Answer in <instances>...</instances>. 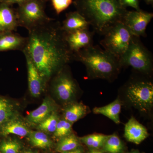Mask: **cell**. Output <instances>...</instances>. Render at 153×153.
<instances>
[{"label":"cell","instance_id":"6da1fadb","mask_svg":"<svg viewBox=\"0 0 153 153\" xmlns=\"http://www.w3.org/2000/svg\"><path fill=\"white\" fill-rule=\"evenodd\" d=\"M22 52L29 56L47 82L73 60L61 24L55 19L29 31Z\"/></svg>","mask_w":153,"mask_h":153},{"label":"cell","instance_id":"7a4b0ae2","mask_svg":"<svg viewBox=\"0 0 153 153\" xmlns=\"http://www.w3.org/2000/svg\"><path fill=\"white\" fill-rule=\"evenodd\" d=\"M73 4L76 11L101 35L117 23L122 22L128 11L119 0H75Z\"/></svg>","mask_w":153,"mask_h":153},{"label":"cell","instance_id":"3957f363","mask_svg":"<svg viewBox=\"0 0 153 153\" xmlns=\"http://www.w3.org/2000/svg\"><path fill=\"white\" fill-rule=\"evenodd\" d=\"M73 60L84 64L88 75L93 78L111 79L121 67L118 59L93 45L73 55Z\"/></svg>","mask_w":153,"mask_h":153},{"label":"cell","instance_id":"277c9868","mask_svg":"<svg viewBox=\"0 0 153 153\" xmlns=\"http://www.w3.org/2000/svg\"><path fill=\"white\" fill-rule=\"evenodd\" d=\"M48 0H27L16 8L19 27L28 31L50 22L45 12Z\"/></svg>","mask_w":153,"mask_h":153},{"label":"cell","instance_id":"5b68a950","mask_svg":"<svg viewBox=\"0 0 153 153\" xmlns=\"http://www.w3.org/2000/svg\"><path fill=\"white\" fill-rule=\"evenodd\" d=\"M121 66H130L135 70L149 74L153 66L152 55L140 40L134 36L127 50L119 60Z\"/></svg>","mask_w":153,"mask_h":153},{"label":"cell","instance_id":"8992f818","mask_svg":"<svg viewBox=\"0 0 153 153\" xmlns=\"http://www.w3.org/2000/svg\"><path fill=\"white\" fill-rule=\"evenodd\" d=\"M100 44L104 50L120 60L124 55L134 36L122 22L115 24L105 32Z\"/></svg>","mask_w":153,"mask_h":153},{"label":"cell","instance_id":"52a82bcc","mask_svg":"<svg viewBox=\"0 0 153 153\" xmlns=\"http://www.w3.org/2000/svg\"><path fill=\"white\" fill-rule=\"evenodd\" d=\"M126 96L134 107L148 112L153 105V83L146 80L131 82L127 87Z\"/></svg>","mask_w":153,"mask_h":153},{"label":"cell","instance_id":"ba28073f","mask_svg":"<svg viewBox=\"0 0 153 153\" xmlns=\"http://www.w3.org/2000/svg\"><path fill=\"white\" fill-rule=\"evenodd\" d=\"M66 67H63L50 79L51 88L55 95L58 100L65 102L73 100L77 91L76 81L66 70Z\"/></svg>","mask_w":153,"mask_h":153},{"label":"cell","instance_id":"9c48e42d","mask_svg":"<svg viewBox=\"0 0 153 153\" xmlns=\"http://www.w3.org/2000/svg\"><path fill=\"white\" fill-rule=\"evenodd\" d=\"M153 17V13L142 10L139 11H127L122 22L133 36L140 37L146 36V31Z\"/></svg>","mask_w":153,"mask_h":153},{"label":"cell","instance_id":"30bf717a","mask_svg":"<svg viewBox=\"0 0 153 153\" xmlns=\"http://www.w3.org/2000/svg\"><path fill=\"white\" fill-rule=\"evenodd\" d=\"M64 33V38L72 55L93 45V33L89 30H78Z\"/></svg>","mask_w":153,"mask_h":153},{"label":"cell","instance_id":"8fae6325","mask_svg":"<svg viewBox=\"0 0 153 153\" xmlns=\"http://www.w3.org/2000/svg\"><path fill=\"white\" fill-rule=\"evenodd\" d=\"M27 69L28 88L32 96L38 97L47 86V81L42 76L29 56L24 54Z\"/></svg>","mask_w":153,"mask_h":153},{"label":"cell","instance_id":"7c38bea8","mask_svg":"<svg viewBox=\"0 0 153 153\" xmlns=\"http://www.w3.org/2000/svg\"><path fill=\"white\" fill-rule=\"evenodd\" d=\"M57 108L55 102L50 97H47L40 106L28 115L26 121L30 124L37 126L53 112L57 111Z\"/></svg>","mask_w":153,"mask_h":153},{"label":"cell","instance_id":"4fadbf2b","mask_svg":"<svg viewBox=\"0 0 153 153\" xmlns=\"http://www.w3.org/2000/svg\"><path fill=\"white\" fill-rule=\"evenodd\" d=\"M27 41V37L13 32L0 33V52L19 50L23 52Z\"/></svg>","mask_w":153,"mask_h":153},{"label":"cell","instance_id":"5bb4252c","mask_svg":"<svg viewBox=\"0 0 153 153\" xmlns=\"http://www.w3.org/2000/svg\"><path fill=\"white\" fill-rule=\"evenodd\" d=\"M149 133L144 126L133 117L126 124L124 136L127 140L137 145L140 144L149 137Z\"/></svg>","mask_w":153,"mask_h":153},{"label":"cell","instance_id":"9a60e30c","mask_svg":"<svg viewBox=\"0 0 153 153\" xmlns=\"http://www.w3.org/2000/svg\"><path fill=\"white\" fill-rule=\"evenodd\" d=\"M19 27L16 8L0 3V33L13 32Z\"/></svg>","mask_w":153,"mask_h":153},{"label":"cell","instance_id":"2e32d148","mask_svg":"<svg viewBox=\"0 0 153 153\" xmlns=\"http://www.w3.org/2000/svg\"><path fill=\"white\" fill-rule=\"evenodd\" d=\"M30 131L27 124L18 114L0 128V136L7 137L10 134H14L21 137H27Z\"/></svg>","mask_w":153,"mask_h":153},{"label":"cell","instance_id":"e0dca14e","mask_svg":"<svg viewBox=\"0 0 153 153\" xmlns=\"http://www.w3.org/2000/svg\"><path fill=\"white\" fill-rule=\"evenodd\" d=\"M89 23L77 11L70 12L66 15V18L61 24L62 30L65 33L78 30H89Z\"/></svg>","mask_w":153,"mask_h":153},{"label":"cell","instance_id":"ac0fdd59","mask_svg":"<svg viewBox=\"0 0 153 153\" xmlns=\"http://www.w3.org/2000/svg\"><path fill=\"white\" fill-rule=\"evenodd\" d=\"M121 107V102L119 98H118L105 106L94 108L93 112L96 114L103 115L118 124L120 122V114Z\"/></svg>","mask_w":153,"mask_h":153},{"label":"cell","instance_id":"d6986e66","mask_svg":"<svg viewBox=\"0 0 153 153\" xmlns=\"http://www.w3.org/2000/svg\"><path fill=\"white\" fill-rule=\"evenodd\" d=\"M87 113V106L85 105L73 102L68 105L64 109V119L72 124L84 117Z\"/></svg>","mask_w":153,"mask_h":153},{"label":"cell","instance_id":"ffe728a7","mask_svg":"<svg viewBox=\"0 0 153 153\" xmlns=\"http://www.w3.org/2000/svg\"><path fill=\"white\" fill-rule=\"evenodd\" d=\"M18 114L13 103L8 99L0 96V128Z\"/></svg>","mask_w":153,"mask_h":153},{"label":"cell","instance_id":"44dd1931","mask_svg":"<svg viewBox=\"0 0 153 153\" xmlns=\"http://www.w3.org/2000/svg\"><path fill=\"white\" fill-rule=\"evenodd\" d=\"M27 137L29 142L35 147L47 149L53 146L52 140L44 132L31 131Z\"/></svg>","mask_w":153,"mask_h":153},{"label":"cell","instance_id":"7402d4cb","mask_svg":"<svg viewBox=\"0 0 153 153\" xmlns=\"http://www.w3.org/2000/svg\"><path fill=\"white\" fill-rule=\"evenodd\" d=\"M79 145V140L74 134H71L60 139L56 150L61 153L71 152L77 149Z\"/></svg>","mask_w":153,"mask_h":153},{"label":"cell","instance_id":"603a6c76","mask_svg":"<svg viewBox=\"0 0 153 153\" xmlns=\"http://www.w3.org/2000/svg\"><path fill=\"white\" fill-rule=\"evenodd\" d=\"M108 135L100 134H93L79 138L81 142L91 149L102 147Z\"/></svg>","mask_w":153,"mask_h":153},{"label":"cell","instance_id":"cb8c5ba5","mask_svg":"<svg viewBox=\"0 0 153 153\" xmlns=\"http://www.w3.org/2000/svg\"><path fill=\"white\" fill-rule=\"evenodd\" d=\"M22 143L16 139L6 138L0 140V153H21Z\"/></svg>","mask_w":153,"mask_h":153},{"label":"cell","instance_id":"d4e9b609","mask_svg":"<svg viewBox=\"0 0 153 153\" xmlns=\"http://www.w3.org/2000/svg\"><path fill=\"white\" fill-rule=\"evenodd\" d=\"M102 148L105 153H120L123 149V146L118 136L113 134L108 135Z\"/></svg>","mask_w":153,"mask_h":153},{"label":"cell","instance_id":"484cf974","mask_svg":"<svg viewBox=\"0 0 153 153\" xmlns=\"http://www.w3.org/2000/svg\"><path fill=\"white\" fill-rule=\"evenodd\" d=\"M59 120V116L57 111H55L38 124L37 126V129L45 133H54Z\"/></svg>","mask_w":153,"mask_h":153},{"label":"cell","instance_id":"4316f807","mask_svg":"<svg viewBox=\"0 0 153 153\" xmlns=\"http://www.w3.org/2000/svg\"><path fill=\"white\" fill-rule=\"evenodd\" d=\"M72 124L65 120H60L54 133V137L60 139L71 134Z\"/></svg>","mask_w":153,"mask_h":153},{"label":"cell","instance_id":"83f0119b","mask_svg":"<svg viewBox=\"0 0 153 153\" xmlns=\"http://www.w3.org/2000/svg\"><path fill=\"white\" fill-rule=\"evenodd\" d=\"M73 2V0H51L52 7L57 15L68 8Z\"/></svg>","mask_w":153,"mask_h":153},{"label":"cell","instance_id":"f1b7e54d","mask_svg":"<svg viewBox=\"0 0 153 153\" xmlns=\"http://www.w3.org/2000/svg\"><path fill=\"white\" fill-rule=\"evenodd\" d=\"M121 4L126 8L127 7H131L134 9L135 10L139 11L140 8L139 0H119Z\"/></svg>","mask_w":153,"mask_h":153},{"label":"cell","instance_id":"f546056e","mask_svg":"<svg viewBox=\"0 0 153 153\" xmlns=\"http://www.w3.org/2000/svg\"><path fill=\"white\" fill-rule=\"evenodd\" d=\"M27 0H0V3L13 6L14 4L19 5Z\"/></svg>","mask_w":153,"mask_h":153},{"label":"cell","instance_id":"4dcf8cb0","mask_svg":"<svg viewBox=\"0 0 153 153\" xmlns=\"http://www.w3.org/2000/svg\"><path fill=\"white\" fill-rule=\"evenodd\" d=\"M87 153H105L103 151L99 150L98 149H91Z\"/></svg>","mask_w":153,"mask_h":153},{"label":"cell","instance_id":"1f68e13d","mask_svg":"<svg viewBox=\"0 0 153 153\" xmlns=\"http://www.w3.org/2000/svg\"><path fill=\"white\" fill-rule=\"evenodd\" d=\"M69 152V153H82L81 150L80 149H78V148L74 150Z\"/></svg>","mask_w":153,"mask_h":153},{"label":"cell","instance_id":"d6a6232c","mask_svg":"<svg viewBox=\"0 0 153 153\" xmlns=\"http://www.w3.org/2000/svg\"><path fill=\"white\" fill-rule=\"evenodd\" d=\"M144 1L148 5H153V0H144Z\"/></svg>","mask_w":153,"mask_h":153},{"label":"cell","instance_id":"836d02e7","mask_svg":"<svg viewBox=\"0 0 153 153\" xmlns=\"http://www.w3.org/2000/svg\"><path fill=\"white\" fill-rule=\"evenodd\" d=\"M21 153H36L31 150H26L22 152Z\"/></svg>","mask_w":153,"mask_h":153},{"label":"cell","instance_id":"e575fe53","mask_svg":"<svg viewBox=\"0 0 153 153\" xmlns=\"http://www.w3.org/2000/svg\"><path fill=\"white\" fill-rule=\"evenodd\" d=\"M63 153H69V152H64Z\"/></svg>","mask_w":153,"mask_h":153},{"label":"cell","instance_id":"d590c367","mask_svg":"<svg viewBox=\"0 0 153 153\" xmlns=\"http://www.w3.org/2000/svg\"><path fill=\"white\" fill-rule=\"evenodd\" d=\"M136 153V152H132V153Z\"/></svg>","mask_w":153,"mask_h":153}]
</instances>
